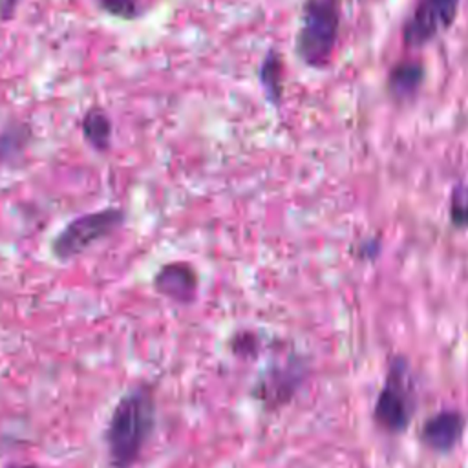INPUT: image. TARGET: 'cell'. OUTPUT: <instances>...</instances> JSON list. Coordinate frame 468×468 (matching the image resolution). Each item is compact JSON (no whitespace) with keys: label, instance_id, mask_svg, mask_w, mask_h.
I'll return each mask as SVG.
<instances>
[{"label":"cell","instance_id":"277c9868","mask_svg":"<svg viewBox=\"0 0 468 468\" xmlns=\"http://www.w3.org/2000/svg\"><path fill=\"white\" fill-rule=\"evenodd\" d=\"M124 223V212L117 207H106L66 223L51 241V252L57 260H71L101 239L112 236Z\"/></svg>","mask_w":468,"mask_h":468},{"label":"cell","instance_id":"30bf717a","mask_svg":"<svg viewBox=\"0 0 468 468\" xmlns=\"http://www.w3.org/2000/svg\"><path fill=\"white\" fill-rule=\"evenodd\" d=\"M260 86L272 106H280L283 97V58L276 49H269L258 69Z\"/></svg>","mask_w":468,"mask_h":468},{"label":"cell","instance_id":"7c38bea8","mask_svg":"<svg viewBox=\"0 0 468 468\" xmlns=\"http://www.w3.org/2000/svg\"><path fill=\"white\" fill-rule=\"evenodd\" d=\"M29 137H31L29 128L20 122L9 124L5 130H2V133H0V163H9L11 159L18 157L24 152Z\"/></svg>","mask_w":468,"mask_h":468},{"label":"cell","instance_id":"7a4b0ae2","mask_svg":"<svg viewBox=\"0 0 468 468\" xmlns=\"http://www.w3.org/2000/svg\"><path fill=\"white\" fill-rule=\"evenodd\" d=\"M342 26V0H303L294 53L313 69L325 68L336 49Z\"/></svg>","mask_w":468,"mask_h":468},{"label":"cell","instance_id":"4fadbf2b","mask_svg":"<svg viewBox=\"0 0 468 468\" xmlns=\"http://www.w3.org/2000/svg\"><path fill=\"white\" fill-rule=\"evenodd\" d=\"M448 218L452 225L459 229H468V177H464L452 188L448 201Z\"/></svg>","mask_w":468,"mask_h":468},{"label":"cell","instance_id":"ba28073f","mask_svg":"<svg viewBox=\"0 0 468 468\" xmlns=\"http://www.w3.org/2000/svg\"><path fill=\"white\" fill-rule=\"evenodd\" d=\"M197 285L199 276L186 261L165 263L154 276L155 292L177 305L192 303L197 296Z\"/></svg>","mask_w":468,"mask_h":468},{"label":"cell","instance_id":"2e32d148","mask_svg":"<svg viewBox=\"0 0 468 468\" xmlns=\"http://www.w3.org/2000/svg\"><path fill=\"white\" fill-rule=\"evenodd\" d=\"M20 468H40V466H35V464H27V466H20Z\"/></svg>","mask_w":468,"mask_h":468},{"label":"cell","instance_id":"9c48e42d","mask_svg":"<svg viewBox=\"0 0 468 468\" xmlns=\"http://www.w3.org/2000/svg\"><path fill=\"white\" fill-rule=\"evenodd\" d=\"M422 82H424L422 62L406 58L391 66L386 79V90L391 99L408 101L420 90Z\"/></svg>","mask_w":468,"mask_h":468},{"label":"cell","instance_id":"8992f818","mask_svg":"<svg viewBox=\"0 0 468 468\" xmlns=\"http://www.w3.org/2000/svg\"><path fill=\"white\" fill-rule=\"evenodd\" d=\"M303 375L305 369L298 360L267 366L252 386V397L271 410L283 406L300 388Z\"/></svg>","mask_w":468,"mask_h":468},{"label":"cell","instance_id":"52a82bcc","mask_svg":"<svg viewBox=\"0 0 468 468\" xmlns=\"http://www.w3.org/2000/svg\"><path fill=\"white\" fill-rule=\"evenodd\" d=\"M464 430L466 417L461 411L441 410L422 422L419 439L428 450L435 453H448L459 444V441L464 435Z\"/></svg>","mask_w":468,"mask_h":468},{"label":"cell","instance_id":"3957f363","mask_svg":"<svg viewBox=\"0 0 468 468\" xmlns=\"http://www.w3.org/2000/svg\"><path fill=\"white\" fill-rule=\"evenodd\" d=\"M415 410L417 386L411 366L404 356H393L375 399L373 420L386 433H402L408 430Z\"/></svg>","mask_w":468,"mask_h":468},{"label":"cell","instance_id":"5bb4252c","mask_svg":"<svg viewBox=\"0 0 468 468\" xmlns=\"http://www.w3.org/2000/svg\"><path fill=\"white\" fill-rule=\"evenodd\" d=\"M95 4L110 16L121 20H133L144 9V0H95Z\"/></svg>","mask_w":468,"mask_h":468},{"label":"cell","instance_id":"8fae6325","mask_svg":"<svg viewBox=\"0 0 468 468\" xmlns=\"http://www.w3.org/2000/svg\"><path fill=\"white\" fill-rule=\"evenodd\" d=\"M84 141L97 152H106L112 144V121L101 108H90L80 121Z\"/></svg>","mask_w":468,"mask_h":468},{"label":"cell","instance_id":"9a60e30c","mask_svg":"<svg viewBox=\"0 0 468 468\" xmlns=\"http://www.w3.org/2000/svg\"><path fill=\"white\" fill-rule=\"evenodd\" d=\"M230 349L236 356H254L258 353V347H260V342H258V336L254 333H249V331H241V333H236L232 338H230Z\"/></svg>","mask_w":468,"mask_h":468},{"label":"cell","instance_id":"5b68a950","mask_svg":"<svg viewBox=\"0 0 468 468\" xmlns=\"http://www.w3.org/2000/svg\"><path fill=\"white\" fill-rule=\"evenodd\" d=\"M463 0H417L402 24V42L417 49L431 44L455 22Z\"/></svg>","mask_w":468,"mask_h":468},{"label":"cell","instance_id":"6da1fadb","mask_svg":"<svg viewBox=\"0 0 468 468\" xmlns=\"http://www.w3.org/2000/svg\"><path fill=\"white\" fill-rule=\"evenodd\" d=\"M155 426V393L137 384L122 393L104 430V446L112 468H132L141 459Z\"/></svg>","mask_w":468,"mask_h":468}]
</instances>
